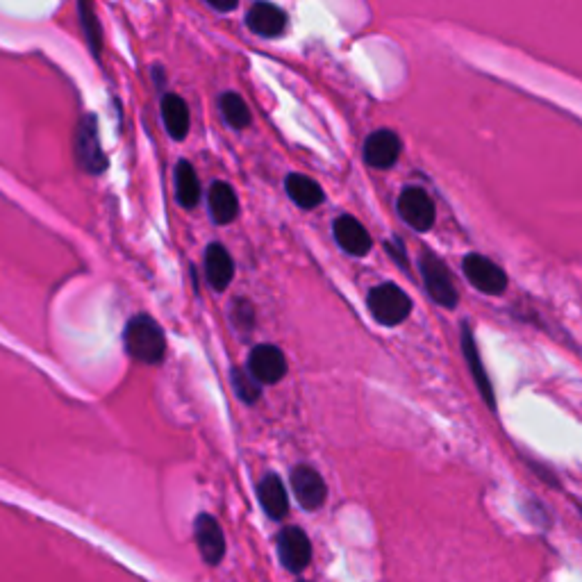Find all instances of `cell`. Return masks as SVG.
I'll return each mask as SVG.
<instances>
[{
  "label": "cell",
  "mask_w": 582,
  "mask_h": 582,
  "mask_svg": "<svg viewBox=\"0 0 582 582\" xmlns=\"http://www.w3.org/2000/svg\"><path fill=\"white\" fill-rule=\"evenodd\" d=\"M123 344L132 360L144 364H160L166 355V337L157 321L146 317V314H137L135 319L128 321L126 330H123Z\"/></svg>",
  "instance_id": "6da1fadb"
},
{
  "label": "cell",
  "mask_w": 582,
  "mask_h": 582,
  "mask_svg": "<svg viewBox=\"0 0 582 582\" xmlns=\"http://www.w3.org/2000/svg\"><path fill=\"white\" fill-rule=\"evenodd\" d=\"M367 307L371 317L376 319L380 326L394 328L401 326V323L410 317L412 301L401 287L392 285V282H385V285H378L369 291Z\"/></svg>",
  "instance_id": "7a4b0ae2"
},
{
  "label": "cell",
  "mask_w": 582,
  "mask_h": 582,
  "mask_svg": "<svg viewBox=\"0 0 582 582\" xmlns=\"http://www.w3.org/2000/svg\"><path fill=\"white\" fill-rule=\"evenodd\" d=\"M73 153H76L78 166L91 176H101L107 169V157L101 146V135H98V121L94 114L82 116L73 132Z\"/></svg>",
  "instance_id": "3957f363"
},
{
  "label": "cell",
  "mask_w": 582,
  "mask_h": 582,
  "mask_svg": "<svg viewBox=\"0 0 582 582\" xmlns=\"http://www.w3.org/2000/svg\"><path fill=\"white\" fill-rule=\"evenodd\" d=\"M419 269H421L423 282H426V289H428L432 301H435L437 305H442V307H448V310L457 307L460 294H457L453 276H451V271L446 269V264L439 260L437 255H432L426 251L421 255Z\"/></svg>",
  "instance_id": "277c9868"
},
{
  "label": "cell",
  "mask_w": 582,
  "mask_h": 582,
  "mask_svg": "<svg viewBox=\"0 0 582 582\" xmlns=\"http://www.w3.org/2000/svg\"><path fill=\"white\" fill-rule=\"evenodd\" d=\"M462 271L473 287L487 296H501L507 289V273L496 262L480 253L464 257Z\"/></svg>",
  "instance_id": "5b68a950"
},
{
  "label": "cell",
  "mask_w": 582,
  "mask_h": 582,
  "mask_svg": "<svg viewBox=\"0 0 582 582\" xmlns=\"http://www.w3.org/2000/svg\"><path fill=\"white\" fill-rule=\"evenodd\" d=\"M398 216L417 232H426L435 223V203L419 187H407L401 196H398Z\"/></svg>",
  "instance_id": "8992f818"
},
{
  "label": "cell",
  "mask_w": 582,
  "mask_h": 582,
  "mask_svg": "<svg viewBox=\"0 0 582 582\" xmlns=\"http://www.w3.org/2000/svg\"><path fill=\"white\" fill-rule=\"evenodd\" d=\"M248 371L262 382V385H276L287 376V357L273 344L255 346L248 355Z\"/></svg>",
  "instance_id": "52a82bcc"
},
{
  "label": "cell",
  "mask_w": 582,
  "mask_h": 582,
  "mask_svg": "<svg viewBox=\"0 0 582 582\" xmlns=\"http://www.w3.org/2000/svg\"><path fill=\"white\" fill-rule=\"evenodd\" d=\"M291 489H294L296 501L310 512L319 510L328 498V487L326 482H323L321 473L314 467H307V464H298V467L291 471Z\"/></svg>",
  "instance_id": "ba28073f"
},
{
  "label": "cell",
  "mask_w": 582,
  "mask_h": 582,
  "mask_svg": "<svg viewBox=\"0 0 582 582\" xmlns=\"http://www.w3.org/2000/svg\"><path fill=\"white\" fill-rule=\"evenodd\" d=\"M194 537L198 551H201L207 564L216 567V564L223 562V557H226V535H223V528L212 514H198L194 521Z\"/></svg>",
  "instance_id": "9c48e42d"
},
{
  "label": "cell",
  "mask_w": 582,
  "mask_h": 582,
  "mask_svg": "<svg viewBox=\"0 0 582 582\" xmlns=\"http://www.w3.org/2000/svg\"><path fill=\"white\" fill-rule=\"evenodd\" d=\"M278 555L285 569L301 573L312 562V542L301 528H285L278 535Z\"/></svg>",
  "instance_id": "30bf717a"
},
{
  "label": "cell",
  "mask_w": 582,
  "mask_h": 582,
  "mask_svg": "<svg viewBox=\"0 0 582 582\" xmlns=\"http://www.w3.org/2000/svg\"><path fill=\"white\" fill-rule=\"evenodd\" d=\"M401 139L392 130H376L364 141L362 157L371 169H392L401 155Z\"/></svg>",
  "instance_id": "8fae6325"
},
{
  "label": "cell",
  "mask_w": 582,
  "mask_h": 582,
  "mask_svg": "<svg viewBox=\"0 0 582 582\" xmlns=\"http://www.w3.org/2000/svg\"><path fill=\"white\" fill-rule=\"evenodd\" d=\"M332 235H335V241L339 244V248L353 257L369 255L371 246H373L367 228H364L362 223L355 219V216H348V214L335 219V223H332Z\"/></svg>",
  "instance_id": "7c38bea8"
},
{
  "label": "cell",
  "mask_w": 582,
  "mask_h": 582,
  "mask_svg": "<svg viewBox=\"0 0 582 582\" xmlns=\"http://www.w3.org/2000/svg\"><path fill=\"white\" fill-rule=\"evenodd\" d=\"M246 26L251 28L255 35H260L264 39L280 37L287 28V14L282 12L278 5L266 3V0H257L246 14Z\"/></svg>",
  "instance_id": "4fadbf2b"
},
{
  "label": "cell",
  "mask_w": 582,
  "mask_h": 582,
  "mask_svg": "<svg viewBox=\"0 0 582 582\" xmlns=\"http://www.w3.org/2000/svg\"><path fill=\"white\" fill-rule=\"evenodd\" d=\"M462 353H464V360H467V364H469V371L473 376V382H476L478 392L482 394V398H485V403L492 407V410H496L494 387H492V382H489L485 364H482V357L478 353L476 339H473V332L467 323L462 326Z\"/></svg>",
  "instance_id": "5bb4252c"
},
{
  "label": "cell",
  "mask_w": 582,
  "mask_h": 582,
  "mask_svg": "<svg viewBox=\"0 0 582 582\" xmlns=\"http://www.w3.org/2000/svg\"><path fill=\"white\" fill-rule=\"evenodd\" d=\"M205 276L210 287L216 291L228 289L235 276V264L223 244H210L205 251Z\"/></svg>",
  "instance_id": "9a60e30c"
},
{
  "label": "cell",
  "mask_w": 582,
  "mask_h": 582,
  "mask_svg": "<svg viewBox=\"0 0 582 582\" xmlns=\"http://www.w3.org/2000/svg\"><path fill=\"white\" fill-rule=\"evenodd\" d=\"M257 498H260V505L264 507V512L269 514L271 519H285L289 510V496L287 489L282 485V480L276 473H269L260 482H257Z\"/></svg>",
  "instance_id": "2e32d148"
},
{
  "label": "cell",
  "mask_w": 582,
  "mask_h": 582,
  "mask_svg": "<svg viewBox=\"0 0 582 582\" xmlns=\"http://www.w3.org/2000/svg\"><path fill=\"white\" fill-rule=\"evenodd\" d=\"M207 207H210L214 223H219V226H228L239 214L237 194L232 191L228 182H214L210 187V194H207Z\"/></svg>",
  "instance_id": "e0dca14e"
},
{
  "label": "cell",
  "mask_w": 582,
  "mask_h": 582,
  "mask_svg": "<svg viewBox=\"0 0 582 582\" xmlns=\"http://www.w3.org/2000/svg\"><path fill=\"white\" fill-rule=\"evenodd\" d=\"M162 119H164V128H166V132H169V137H173L176 141H182L189 135V128H191L189 105L182 101L178 94L164 96Z\"/></svg>",
  "instance_id": "ac0fdd59"
},
{
  "label": "cell",
  "mask_w": 582,
  "mask_h": 582,
  "mask_svg": "<svg viewBox=\"0 0 582 582\" xmlns=\"http://www.w3.org/2000/svg\"><path fill=\"white\" fill-rule=\"evenodd\" d=\"M287 196L303 210H314L323 203V189L312 178L301 176V173H289L285 180Z\"/></svg>",
  "instance_id": "d6986e66"
},
{
  "label": "cell",
  "mask_w": 582,
  "mask_h": 582,
  "mask_svg": "<svg viewBox=\"0 0 582 582\" xmlns=\"http://www.w3.org/2000/svg\"><path fill=\"white\" fill-rule=\"evenodd\" d=\"M176 198L185 210H194L201 201V185H198L194 166L187 160L176 164Z\"/></svg>",
  "instance_id": "ffe728a7"
},
{
  "label": "cell",
  "mask_w": 582,
  "mask_h": 582,
  "mask_svg": "<svg viewBox=\"0 0 582 582\" xmlns=\"http://www.w3.org/2000/svg\"><path fill=\"white\" fill-rule=\"evenodd\" d=\"M219 110L230 128L244 130L251 126V110H248L244 98L235 94V91H228V94H223L219 98Z\"/></svg>",
  "instance_id": "44dd1931"
},
{
  "label": "cell",
  "mask_w": 582,
  "mask_h": 582,
  "mask_svg": "<svg viewBox=\"0 0 582 582\" xmlns=\"http://www.w3.org/2000/svg\"><path fill=\"white\" fill-rule=\"evenodd\" d=\"M232 387H235L241 401L253 405L262 396V382L257 380L248 369H232Z\"/></svg>",
  "instance_id": "7402d4cb"
},
{
  "label": "cell",
  "mask_w": 582,
  "mask_h": 582,
  "mask_svg": "<svg viewBox=\"0 0 582 582\" xmlns=\"http://www.w3.org/2000/svg\"><path fill=\"white\" fill-rule=\"evenodd\" d=\"M78 7H80V19H82V26H85L89 48L98 55L101 53L103 39H101V26H98V19H96L94 0H78Z\"/></svg>",
  "instance_id": "603a6c76"
},
{
  "label": "cell",
  "mask_w": 582,
  "mask_h": 582,
  "mask_svg": "<svg viewBox=\"0 0 582 582\" xmlns=\"http://www.w3.org/2000/svg\"><path fill=\"white\" fill-rule=\"evenodd\" d=\"M232 321H235V326L237 328H253V323H255V312H253V307L248 305L246 301H239L235 305V312H232Z\"/></svg>",
  "instance_id": "cb8c5ba5"
},
{
  "label": "cell",
  "mask_w": 582,
  "mask_h": 582,
  "mask_svg": "<svg viewBox=\"0 0 582 582\" xmlns=\"http://www.w3.org/2000/svg\"><path fill=\"white\" fill-rule=\"evenodd\" d=\"M205 3L216 12H232L239 5V0H205Z\"/></svg>",
  "instance_id": "d4e9b609"
},
{
  "label": "cell",
  "mask_w": 582,
  "mask_h": 582,
  "mask_svg": "<svg viewBox=\"0 0 582 582\" xmlns=\"http://www.w3.org/2000/svg\"><path fill=\"white\" fill-rule=\"evenodd\" d=\"M387 248H389V253H394L398 266H407V257H405V251H403V244H398V241H392V244H389Z\"/></svg>",
  "instance_id": "484cf974"
},
{
  "label": "cell",
  "mask_w": 582,
  "mask_h": 582,
  "mask_svg": "<svg viewBox=\"0 0 582 582\" xmlns=\"http://www.w3.org/2000/svg\"><path fill=\"white\" fill-rule=\"evenodd\" d=\"M301 582H307V580H301Z\"/></svg>",
  "instance_id": "4316f807"
}]
</instances>
